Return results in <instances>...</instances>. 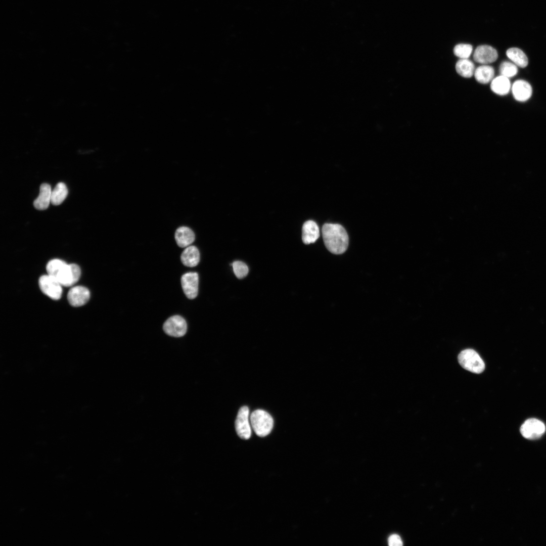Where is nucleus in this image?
<instances>
[{"instance_id": "3", "label": "nucleus", "mask_w": 546, "mask_h": 546, "mask_svg": "<svg viewBox=\"0 0 546 546\" xmlns=\"http://www.w3.org/2000/svg\"><path fill=\"white\" fill-rule=\"evenodd\" d=\"M252 428L256 434L259 437H264L269 434L274 426L272 417L262 410L253 411L250 417Z\"/></svg>"}, {"instance_id": "11", "label": "nucleus", "mask_w": 546, "mask_h": 546, "mask_svg": "<svg viewBox=\"0 0 546 546\" xmlns=\"http://www.w3.org/2000/svg\"><path fill=\"white\" fill-rule=\"evenodd\" d=\"M498 57L496 50L488 45L478 46L474 51V60L482 65H488L495 61Z\"/></svg>"}, {"instance_id": "14", "label": "nucleus", "mask_w": 546, "mask_h": 546, "mask_svg": "<svg viewBox=\"0 0 546 546\" xmlns=\"http://www.w3.org/2000/svg\"><path fill=\"white\" fill-rule=\"evenodd\" d=\"M51 193L52 190L50 185L46 183L41 185L39 195L33 202L34 207L40 210L47 209L51 203Z\"/></svg>"}, {"instance_id": "23", "label": "nucleus", "mask_w": 546, "mask_h": 546, "mask_svg": "<svg viewBox=\"0 0 546 546\" xmlns=\"http://www.w3.org/2000/svg\"><path fill=\"white\" fill-rule=\"evenodd\" d=\"M473 51V47L470 44L460 43L453 49V53L460 59H468Z\"/></svg>"}, {"instance_id": "9", "label": "nucleus", "mask_w": 546, "mask_h": 546, "mask_svg": "<svg viewBox=\"0 0 546 546\" xmlns=\"http://www.w3.org/2000/svg\"><path fill=\"white\" fill-rule=\"evenodd\" d=\"M198 274L195 272H189L184 274L181 278V284L186 296L190 299L195 298L198 292Z\"/></svg>"}, {"instance_id": "18", "label": "nucleus", "mask_w": 546, "mask_h": 546, "mask_svg": "<svg viewBox=\"0 0 546 546\" xmlns=\"http://www.w3.org/2000/svg\"><path fill=\"white\" fill-rule=\"evenodd\" d=\"M494 75V68L488 65H482L475 69L474 77L478 82L486 84L492 81Z\"/></svg>"}, {"instance_id": "17", "label": "nucleus", "mask_w": 546, "mask_h": 546, "mask_svg": "<svg viewBox=\"0 0 546 546\" xmlns=\"http://www.w3.org/2000/svg\"><path fill=\"white\" fill-rule=\"evenodd\" d=\"M490 88L496 94L505 96L508 94L511 89V83L509 78L500 75L492 80Z\"/></svg>"}, {"instance_id": "19", "label": "nucleus", "mask_w": 546, "mask_h": 546, "mask_svg": "<svg viewBox=\"0 0 546 546\" xmlns=\"http://www.w3.org/2000/svg\"><path fill=\"white\" fill-rule=\"evenodd\" d=\"M506 55L517 66L521 68L526 67L528 63V58L525 54L520 49L511 48L506 52Z\"/></svg>"}, {"instance_id": "8", "label": "nucleus", "mask_w": 546, "mask_h": 546, "mask_svg": "<svg viewBox=\"0 0 546 546\" xmlns=\"http://www.w3.org/2000/svg\"><path fill=\"white\" fill-rule=\"evenodd\" d=\"M249 415V408L246 406H244L239 410L236 419V432L238 436L243 439H248L251 435Z\"/></svg>"}, {"instance_id": "22", "label": "nucleus", "mask_w": 546, "mask_h": 546, "mask_svg": "<svg viewBox=\"0 0 546 546\" xmlns=\"http://www.w3.org/2000/svg\"><path fill=\"white\" fill-rule=\"evenodd\" d=\"M499 72L500 75L509 78L517 74L518 68L517 66L513 63L509 61H504L500 65Z\"/></svg>"}, {"instance_id": "7", "label": "nucleus", "mask_w": 546, "mask_h": 546, "mask_svg": "<svg viewBox=\"0 0 546 546\" xmlns=\"http://www.w3.org/2000/svg\"><path fill=\"white\" fill-rule=\"evenodd\" d=\"M164 332L168 335L180 337L185 335L187 325L185 320L180 315H175L168 318L163 326Z\"/></svg>"}, {"instance_id": "2", "label": "nucleus", "mask_w": 546, "mask_h": 546, "mask_svg": "<svg viewBox=\"0 0 546 546\" xmlns=\"http://www.w3.org/2000/svg\"><path fill=\"white\" fill-rule=\"evenodd\" d=\"M322 236L327 249L335 254L343 253L348 245V236L345 229L339 224L325 223L322 229Z\"/></svg>"}, {"instance_id": "6", "label": "nucleus", "mask_w": 546, "mask_h": 546, "mask_svg": "<svg viewBox=\"0 0 546 546\" xmlns=\"http://www.w3.org/2000/svg\"><path fill=\"white\" fill-rule=\"evenodd\" d=\"M522 435L528 439L533 440L540 438L545 431L544 423L541 421L530 418L526 420L520 429Z\"/></svg>"}, {"instance_id": "21", "label": "nucleus", "mask_w": 546, "mask_h": 546, "mask_svg": "<svg viewBox=\"0 0 546 546\" xmlns=\"http://www.w3.org/2000/svg\"><path fill=\"white\" fill-rule=\"evenodd\" d=\"M68 193L66 185L60 182L52 190L51 203L54 205L61 204L66 198Z\"/></svg>"}, {"instance_id": "25", "label": "nucleus", "mask_w": 546, "mask_h": 546, "mask_svg": "<svg viewBox=\"0 0 546 546\" xmlns=\"http://www.w3.org/2000/svg\"><path fill=\"white\" fill-rule=\"evenodd\" d=\"M388 544L390 546H401L402 541L400 536L397 534L391 535L388 538Z\"/></svg>"}, {"instance_id": "12", "label": "nucleus", "mask_w": 546, "mask_h": 546, "mask_svg": "<svg viewBox=\"0 0 546 546\" xmlns=\"http://www.w3.org/2000/svg\"><path fill=\"white\" fill-rule=\"evenodd\" d=\"M512 90L515 99L520 102L528 100L532 93L530 84L523 80H516L512 86Z\"/></svg>"}, {"instance_id": "4", "label": "nucleus", "mask_w": 546, "mask_h": 546, "mask_svg": "<svg viewBox=\"0 0 546 546\" xmlns=\"http://www.w3.org/2000/svg\"><path fill=\"white\" fill-rule=\"evenodd\" d=\"M458 358L460 365L472 373L480 374L485 369L484 361L473 349H467L462 351Z\"/></svg>"}, {"instance_id": "24", "label": "nucleus", "mask_w": 546, "mask_h": 546, "mask_svg": "<svg viewBox=\"0 0 546 546\" xmlns=\"http://www.w3.org/2000/svg\"><path fill=\"white\" fill-rule=\"evenodd\" d=\"M234 272L239 279H242L247 276L249 269L247 265L241 261H235L232 264Z\"/></svg>"}, {"instance_id": "20", "label": "nucleus", "mask_w": 546, "mask_h": 546, "mask_svg": "<svg viewBox=\"0 0 546 546\" xmlns=\"http://www.w3.org/2000/svg\"><path fill=\"white\" fill-rule=\"evenodd\" d=\"M456 70L460 76L470 78L474 75L475 68L474 63L471 60L468 59H460L456 64Z\"/></svg>"}, {"instance_id": "16", "label": "nucleus", "mask_w": 546, "mask_h": 546, "mask_svg": "<svg viewBox=\"0 0 546 546\" xmlns=\"http://www.w3.org/2000/svg\"><path fill=\"white\" fill-rule=\"evenodd\" d=\"M180 259L183 264L186 266H196L200 261L199 250L194 246L186 247L181 254Z\"/></svg>"}, {"instance_id": "15", "label": "nucleus", "mask_w": 546, "mask_h": 546, "mask_svg": "<svg viewBox=\"0 0 546 546\" xmlns=\"http://www.w3.org/2000/svg\"><path fill=\"white\" fill-rule=\"evenodd\" d=\"M175 239L179 247H187L194 241L195 234L189 227L180 226L175 231Z\"/></svg>"}, {"instance_id": "10", "label": "nucleus", "mask_w": 546, "mask_h": 546, "mask_svg": "<svg viewBox=\"0 0 546 546\" xmlns=\"http://www.w3.org/2000/svg\"><path fill=\"white\" fill-rule=\"evenodd\" d=\"M90 298L89 290L83 286H77L70 288L67 294V299L73 306L79 307L86 304Z\"/></svg>"}, {"instance_id": "5", "label": "nucleus", "mask_w": 546, "mask_h": 546, "mask_svg": "<svg viewBox=\"0 0 546 546\" xmlns=\"http://www.w3.org/2000/svg\"><path fill=\"white\" fill-rule=\"evenodd\" d=\"M38 284L41 291L51 299L58 300L61 297L62 286L54 277L43 275L39 278Z\"/></svg>"}, {"instance_id": "1", "label": "nucleus", "mask_w": 546, "mask_h": 546, "mask_svg": "<svg viewBox=\"0 0 546 546\" xmlns=\"http://www.w3.org/2000/svg\"><path fill=\"white\" fill-rule=\"evenodd\" d=\"M46 270L48 275L55 278L62 286L65 287L74 285L81 275V270L77 264H68L59 259L50 260L47 264Z\"/></svg>"}, {"instance_id": "13", "label": "nucleus", "mask_w": 546, "mask_h": 546, "mask_svg": "<svg viewBox=\"0 0 546 546\" xmlns=\"http://www.w3.org/2000/svg\"><path fill=\"white\" fill-rule=\"evenodd\" d=\"M320 237V230L316 223L313 220L305 221L302 229V239L305 244L314 243Z\"/></svg>"}]
</instances>
